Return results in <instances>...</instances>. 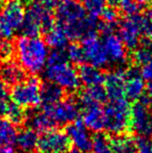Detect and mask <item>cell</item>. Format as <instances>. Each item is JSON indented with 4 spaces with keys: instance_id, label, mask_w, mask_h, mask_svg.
Wrapping results in <instances>:
<instances>
[{
    "instance_id": "obj_42",
    "label": "cell",
    "mask_w": 152,
    "mask_h": 153,
    "mask_svg": "<svg viewBox=\"0 0 152 153\" xmlns=\"http://www.w3.org/2000/svg\"><path fill=\"white\" fill-rule=\"evenodd\" d=\"M3 2H4V0H0V4L3 3Z\"/></svg>"
},
{
    "instance_id": "obj_44",
    "label": "cell",
    "mask_w": 152,
    "mask_h": 153,
    "mask_svg": "<svg viewBox=\"0 0 152 153\" xmlns=\"http://www.w3.org/2000/svg\"><path fill=\"white\" fill-rule=\"evenodd\" d=\"M87 153H89V152H87Z\"/></svg>"
},
{
    "instance_id": "obj_9",
    "label": "cell",
    "mask_w": 152,
    "mask_h": 153,
    "mask_svg": "<svg viewBox=\"0 0 152 153\" xmlns=\"http://www.w3.org/2000/svg\"><path fill=\"white\" fill-rule=\"evenodd\" d=\"M42 111L50 118L54 126H67L76 121L79 116V106L72 98L63 99L51 105H44Z\"/></svg>"
},
{
    "instance_id": "obj_16",
    "label": "cell",
    "mask_w": 152,
    "mask_h": 153,
    "mask_svg": "<svg viewBox=\"0 0 152 153\" xmlns=\"http://www.w3.org/2000/svg\"><path fill=\"white\" fill-rule=\"evenodd\" d=\"M81 121L89 130L95 133L105 130L104 109L101 105H89L81 107Z\"/></svg>"
},
{
    "instance_id": "obj_35",
    "label": "cell",
    "mask_w": 152,
    "mask_h": 153,
    "mask_svg": "<svg viewBox=\"0 0 152 153\" xmlns=\"http://www.w3.org/2000/svg\"><path fill=\"white\" fill-rule=\"evenodd\" d=\"M15 51V46L10 40H0V59L7 61Z\"/></svg>"
},
{
    "instance_id": "obj_36",
    "label": "cell",
    "mask_w": 152,
    "mask_h": 153,
    "mask_svg": "<svg viewBox=\"0 0 152 153\" xmlns=\"http://www.w3.org/2000/svg\"><path fill=\"white\" fill-rule=\"evenodd\" d=\"M100 16L102 17L103 23L115 25L116 21H117V19H118V13H117V10L113 7V6H110V7L106 6V7L102 10V13H101Z\"/></svg>"
},
{
    "instance_id": "obj_2",
    "label": "cell",
    "mask_w": 152,
    "mask_h": 153,
    "mask_svg": "<svg viewBox=\"0 0 152 153\" xmlns=\"http://www.w3.org/2000/svg\"><path fill=\"white\" fill-rule=\"evenodd\" d=\"M15 53L19 65L29 74H39L47 66L48 45L39 36L23 34L18 38L15 43Z\"/></svg>"
},
{
    "instance_id": "obj_28",
    "label": "cell",
    "mask_w": 152,
    "mask_h": 153,
    "mask_svg": "<svg viewBox=\"0 0 152 153\" xmlns=\"http://www.w3.org/2000/svg\"><path fill=\"white\" fill-rule=\"evenodd\" d=\"M132 59L136 65L144 66L152 59V42L140 44L132 53Z\"/></svg>"
},
{
    "instance_id": "obj_12",
    "label": "cell",
    "mask_w": 152,
    "mask_h": 153,
    "mask_svg": "<svg viewBox=\"0 0 152 153\" xmlns=\"http://www.w3.org/2000/svg\"><path fill=\"white\" fill-rule=\"evenodd\" d=\"M143 33V17L139 15L126 16L119 25V36L128 49H136L140 45Z\"/></svg>"
},
{
    "instance_id": "obj_38",
    "label": "cell",
    "mask_w": 152,
    "mask_h": 153,
    "mask_svg": "<svg viewBox=\"0 0 152 153\" xmlns=\"http://www.w3.org/2000/svg\"><path fill=\"white\" fill-rule=\"evenodd\" d=\"M8 100V92L6 88V83L0 78V102Z\"/></svg>"
},
{
    "instance_id": "obj_40",
    "label": "cell",
    "mask_w": 152,
    "mask_h": 153,
    "mask_svg": "<svg viewBox=\"0 0 152 153\" xmlns=\"http://www.w3.org/2000/svg\"><path fill=\"white\" fill-rule=\"evenodd\" d=\"M138 2L140 3L141 6H144V5H149V4H151L152 0H138Z\"/></svg>"
},
{
    "instance_id": "obj_10",
    "label": "cell",
    "mask_w": 152,
    "mask_h": 153,
    "mask_svg": "<svg viewBox=\"0 0 152 153\" xmlns=\"http://www.w3.org/2000/svg\"><path fill=\"white\" fill-rule=\"evenodd\" d=\"M81 47L85 54V61L89 65L102 69L110 64L103 41L98 38L96 33L85 36L81 40Z\"/></svg>"
},
{
    "instance_id": "obj_20",
    "label": "cell",
    "mask_w": 152,
    "mask_h": 153,
    "mask_svg": "<svg viewBox=\"0 0 152 153\" xmlns=\"http://www.w3.org/2000/svg\"><path fill=\"white\" fill-rule=\"evenodd\" d=\"M108 99V94L102 85L87 87V89L81 92L79 96V106L85 107L89 105H102L106 102Z\"/></svg>"
},
{
    "instance_id": "obj_23",
    "label": "cell",
    "mask_w": 152,
    "mask_h": 153,
    "mask_svg": "<svg viewBox=\"0 0 152 153\" xmlns=\"http://www.w3.org/2000/svg\"><path fill=\"white\" fill-rule=\"evenodd\" d=\"M45 41H46L47 45L51 48L55 49V50H63V49L67 48L70 39L65 29L56 23L46 30Z\"/></svg>"
},
{
    "instance_id": "obj_13",
    "label": "cell",
    "mask_w": 152,
    "mask_h": 153,
    "mask_svg": "<svg viewBox=\"0 0 152 153\" xmlns=\"http://www.w3.org/2000/svg\"><path fill=\"white\" fill-rule=\"evenodd\" d=\"M102 41H103L110 64L116 65V66L125 65L128 59L127 48L124 45L121 38L114 32H108V33H104V38Z\"/></svg>"
},
{
    "instance_id": "obj_33",
    "label": "cell",
    "mask_w": 152,
    "mask_h": 153,
    "mask_svg": "<svg viewBox=\"0 0 152 153\" xmlns=\"http://www.w3.org/2000/svg\"><path fill=\"white\" fill-rule=\"evenodd\" d=\"M143 34L152 42V7L148 8L143 17Z\"/></svg>"
},
{
    "instance_id": "obj_29",
    "label": "cell",
    "mask_w": 152,
    "mask_h": 153,
    "mask_svg": "<svg viewBox=\"0 0 152 153\" xmlns=\"http://www.w3.org/2000/svg\"><path fill=\"white\" fill-rule=\"evenodd\" d=\"M26 117H27V115L22 106H20V105H18L17 103H15L14 101L8 103L6 118H7L10 122L14 123L15 125L22 124L23 122H25Z\"/></svg>"
},
{
    "instance_id": "obj_43",
    "label": "cell",
    "mask_w": 152,
    "mask_h": 153,
    "mask_svg": "<svg viewBox=\"0 0 152 153\" xmlns=\"http://www.w3.org/2000/svg\"><path fill=\"white\" fill-rule=\"evenodd\" d=\"M151 115H152V108H151Z\"/></svg>"
},
{
    "instance_id": "obj_3",
    "label": "cell",
    "mask_w": 152,
    "mask_h": 153,
    "mask_svg": "<svg viewBox=\"0 0 152 153\" xmlns=\"http://www.w3.org/2000/svg\"><path fill=\"white\" fill-rule=\"evenodd\" d=\"M44 75L49 82L69 92L75 91L80 85L78 71L70 64L67 54L63 50L54 49L49 53Z\"/></svg>"
},
{
    "instance_id": "obj_19",
    "label": "cell",
    "mask_w": 152,
    "mask_h": 153,
    "mask_svg": "<svg viewBox=\"0 0 152 153\" xmlns=\"http://www.w3.org/2000/svg\"><path fill=\"white\" fill-rule=\"evenodd\" d=\"M39 137L38 132L33 129L23 128L18 131L16 139V149L20 153H36L38 152Z\"/></svg>"
},
{
    "instance_id": "obj_41",
    "label": "cell",
    "mask_w": 152,
    "mask_h": 153,
    "mask_svg": "<svg viewBox=\"0 0 152 153\" xmlns=\"http://www.w3.org/2000/svg\"><path fill=\"white\" fill-rule=\"evenodd\" d=\"M67 153H82V152H80L79 150H77V149L74 148V149H72V150H69V151H68Z\"/></svg>"
},
{
    "instance_id": "obj_26",
    "label": "cell",
    "mask_w": 152,
    "mask_h": 153,
    "mask_svg": "<svg viewBox=\"0 0 152 153\" xmlns=\"http://www.w3.org/2000/svg\"><path fill=\"white\" fill-rule=\"evenodd\" d=\"M112 141L115 153H138L136 141L128 135H116Z\"/></svg>"
},
{
    "instance_id": "obj_8",
    "label": "cell",
    "mask_w": 152,
    "mask_h": 153,
    "mask_svg": "<svg viewBox=\"0 0 152 153\" xmlns=\"http://www.w3.org/2000/svg\"><path fill=\"white\" fill-rule=\"evenodd\" d=\"M151 99L143 96L131 106L130 128L138 137H152V115L149 108Z\"/></svg>"
},
{
    "instance_id": "obj_37",
    "label": "cell",
    "mask_w": 152,
    "mask_h": 153,
    "mask_svg": "<svg viewBox=\"0 0 152 153\" xmlns=\"http://www.w3.org/2000/svg\"><path fill=\"white\" fill-rule=\"evenodd\" d=\"M141 74H142L143 78L148 82L152 81V59L142 66V70H141Z\"/></svg>"
},
{
    "instance_id": "obj_39",
    "label": "cell",
    "mask_w": 152,
    "mask_h": 153,
    "mask_svg": "<svg viewBox=\"0 0 152 153\" xmlns=\"http://www.w3.org/2000/svg\"><path fill=\"white\" fill-rule=\"evenodd\" d=\"M146 91H147V96L150 99H152V81L148 82V85H146Z\"/></svg>"
},
{
    "instance_id": "obj_15",
    "label": "cell",
    "mask_w": 152,
    "mask_h": 153,
    "mask_svg": "<svg viewBox=\"0 0 152 153\" xmlns=\"http://www.w3.org/2000/svg\"><path fill=\"white\" fill-rule=\"evenodd\" d=\"M125 80L126 70L118 68L105 74L104 89L110 100L126 98L125 97Z\"/></svg>"
},
{
    "instance_id": "obj_5",
    "label": "cell",
    "mask_w": 152,
    "mask_h": 153,
    "mask_svg": "<svg viewBox=\"0 0 152 153\" xmlns=\"http://www.w3.org/2000/svg\"><path fill=\"white\" fill-rule=\"evenodd\" d=\"M52 8L48 7L39 0H30L27 10H25L22 30L24 36H39L52 26Z\"/></svg>"
},
{
    "instance_id": "obj_25",
    "label": "cell",
    "mask_w": 152,
    "mask_h": 153,
    "mask_svg": "<svg viewBox=\"0 0 152 153\" xmlns=\"http://www.w3.org/2000/svg\"><path fill=\"white\" fill-rule=\"evenodd\" d=\"M27 126L29 128L33 129L36 132H46L54 127V124L50 120V118L46 115L43 111H35L26 117Z\"/></svg>"
},
{
    "instance_id": "obj_31",
    "label": "cell",
    "mask_w": 152,
    "mask_h": 153,
    "mask_svg": "<svg viewBox=\"0 0 152 153\" xmlns=\"http://www.w3.org/2000/svg\"><path fill=\"white\" fill-rule=\"evenodd\" d=\"M66 54L69 59V62H72L74 64H82L85 62V54H83V50L81 45L78 44H70L67 46V50H66Z\"/></svg>"
},
{
    "instance_id": "obj_32",
    "label": "cell",
    "mask_w": 152,
    "mask_h": 153,
    "mask_svg": "<svg viewBox=\"0 0 152 153\" xmlns=\"http://www.w3.org/2000/svg\"><path fill=\"white\" fill-rule=\"evenodd\" d=\"M118 7L125 16H133L139 14L142 6L140 5L138 0H120Z\"/></svg>"
},
{
    "instance_id": "obj_30",
    "label": "cell",
    "mask_w": 152,
    "mask_h": 153,
    "mask_svg": "<svg viewBox=\"0 0 152 153\" xmlns=\"http://www.w3.org/2000/svg\"><path fill=\"white\" fill-rule=\"evenodd\" d=\"M83 7L89 15L97 18L100 16L102 10L106 7L108 0H80Z\"/></svg>"
},
{
    "instance_id": "obj_1",
    "label": "cell",
    "mask_w": 152,
    "mask_h": 153,
    "mask_svg": "<svg viewBox=\"0 0 152 153\" xmlns=\"http://www.w3.org/2000/svg\"><path fill=\"white\" fill-rule=\"evenodd\" d=\"M55 19L70 40H82L99 28L96 17L89 15L80 0H59L55 7Z\"/></svg>"
},
{
    "instance_id": "obj_24",
    "label": "cell",
    "mask_w": 152,
    "mask_h": 153,
    "mask_svg": "<svg viewBox=\"0 0 152 153\" xmlns=\"http://www.w3.org/2000/svg\"><path fill=\"white\" fill-rule=\"evenodd\" d=\"M65 92L61 87L52 82H46L42 85L41 89V103L44 105H51L59 102L64 99Z\"/></svg>"
},
{
    "instance_id": "obj_27",
    "label": "cell",
    "mask_w": 152,
    "mask_h": 153,
    "mask_svg": "<svg viewBox=\"0 0 152 153\" xmlns=\"http://www.w3.org/2000/svg\"><path fill=\"white\" fill-rule=\"evenodd\" d=\"M92 150L94 153H115L112 139L102 132L92 137Z\"/></svg>"
},
{
    "instance_id": "obj_14",
    "label": "cell",
    "mask_w": 152,
    "mask_h": 153,
    "mask_svg": "<svg viewBox=\"0 0 152 153\" xmlns=\"http://www.w3.org/2000/svg\"><path fill=\"white\" fill-rule=\"evenodd\" d=\"M66 133L75 149L85 153L92 150V135L81 120L68 124L66 126Z\"/></svg>"
},
{
    "instance_id": "obj_4",
    "label": "cell",
    "mask_w": 152,
    "mask_h": 153,
    "mask_svg": "<svg viewBox=\"0 0 152 153\" xmlns=\"http://www.w3.org/2000/svg\"><path fill=\"white\" fill-rule=\"evenodd\" d=\"M105 130L110 134H124L130 128L131 105L127 98L110 100L104 107Z\"/></svg>"
},
{
    "instance_id": "obj_11",
    "label": "cell",
    "mask_w": 152,
    "mask_h": 153,
    "mask_svg": "<svg viewBox=\"0 0 152 153\" xmlns=\"http://www.w3.org/2000/svg\"><path fill=\"white\" fill-rule=\"evenodd\" d=\"M70 140L66 131L52 128L39 137L38 153H67L70 150Z\"/></svg>"
},
{
    "instance_id": "obj_22",
    "label": "cell",
    "mask_w": 152,
    "mask_h": 153,
    "mask_svg": "<svg viewBox=\"0 0 152 153\" xmlns=\"http://www.w3.org/2000/svg\"><path fill=\"white\" fill-rule=\"evenodd\" d=\"M78 75L80 83L85 87L103 85L105 79V74L102 72L101 69L92 65H81L78 70Z\"/></svg>"
},
{
    "instance_id": "obj_7",
    "label": "cell",
    "mask_w": 152,
    "mask_h": 153,
    "mask_svg": "<svg viewBox=\"0 0 152 153\" xmlns=\"http://www.w3.org/2000/svg\"><path fill=\"white\" fill-rule=\"evenodd\" d=\"M42 83L37 77H30L13 85L12 100L23 108H33L41 104Z\"/></svg>"
},
{
    "instance_id": "obj_34",
    "label": "cell",
    "mask_w": 152,
    "mask_h": 153,
    "mask_svg": "<svg viewBox=\"0 0 152 153\" xmlns=\"http://www.w3.org/2000/svg\"><path fill=\"white\" fill-rule=\"evenodd\" d=\"M136 144L138 153H152V137H138Z\"/></svg>"
},
{
    "instance_id": "obj_18",
    "label": "cell",
    "mask_w": 152,
    "mask_h": 153,
    "mask_svg": "<svg viewBox=\"0 0 152 153\" xmlns=\"http://www.w3.org/2000/svg\"><path fill=\"white\" fill-rule=\"evenodd\" d=\"M17 133L14 123L0 118V153H15Z\"/></svg>"
},
{
    "instance_id": "obj_21",
    "label": "cell",
    "mask_w": 152,
    "mask_h": 153,
    "mask_svg": "<svg viewBox=\"0 0 152 153\" xmlns=\"http://www.w3.org/2000/svg\"><path fill=\"white\" fill-rule=\"evenodd\" d=\"M0 78L6 85H15L25 79V71L19 64L7 59L0 66Z\"/></svg>"
},
{
    "instance_id": "obj_6",
    "label": "cell",
    "mask_w": 152,
    "mask_h": 153,
    "mask_svg": "<svg viewBox=\"0 0 152 153\" xmlns=\"http://www.w3.org/2000/svg\"><path fill=\"white\" fill-rule=\"evenodd\" d=\"M25 10L23 0H8L0 8V40H10L22 28Z\"/></svg>"
},
{
    "instance_id": "obj_17",
    "label": "cell",
    "mask_w": 152,
    "mask_h": 153,
    "mask_svg": "<svg viewBox=\"0 0 152 153\" xmlns=\"http://www.w3.org/2000/svg\"><path fill=\"white\" fill-rule=\"evenodd\" d=\"M146 91L145 79L136 69H129L126 71L125 97L128 100L138 101L144 96Z\"/></svg>"
}]
</instances>
